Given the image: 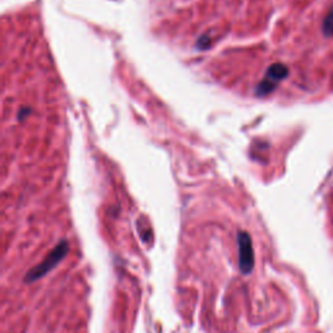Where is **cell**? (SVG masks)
<instances>
[{"instance_id": "obj_1", "label": "cell", "mask_w": 333, "mask_h": 333, "mask_svg": "<svg viewBox=\"0 0 333 333\" xmlns=\"http://www.w3.org/2000/svg\"><path fill=\"white\" fill-rule=\"evenodd\" d=\"M68 251H69V243H68L65 240H62V241L59 242L58 245L55 246L54 249H52V251L47 255L46 258L43 259L38 266L33 267V268L26 273L25 279H24L25 280V283H34V281H37L38 279H41V277H43L45 275H47L50 271L54 270L55 267L58 266L59 263L61 262L62 259L67 257Z\"/></svg>"}, {"instance_id": "obj_2", "label": "cell", "mask_w": 333, "mask_h": 333, "mask_svg": "<svg viewBox=\"0 0 333 333\" xmlns=\"http://www.w3.org/2000/svg\"><path fill=\"white\" fill-rule=\"evenodd\" d=\"M238 243V266L240 271L243 275H249L254 268V249H253V241L247 232H238L237 233Z\"/></svg>"}, {"instance_id": "obj_3", "label": "cell", "mask_w": 333, "mask_h": 333, "mask_svg": "<svg viewBox=\"0 0 333 333\" xmlns=\"http://www.w3.org/2000/svg\"><path fill=\"white\" fill-rule=\"evenodd\" d=\"M288 76V69L285 65L283 64H273L268 68V71L266 73V81H268L270 83H272L273 86H276V83L281 81L283 78H285Z\"/></svg>"}, {"instance_id": "obj_4", "label": "cell", "mask_w": 333, "mask_h": 333, "mask_svg": "<svg viewBox=\"0 0 333 333\" xmlns=\"http://www.w3.org/2000/svg\"><path fill=\"white\" fill-rule=\"evenodd\" d=\"M324 31L327 34L333 33V8L331 9V12L328 13V16L324 21Z\"/></svg>"}, {"instance_id": "obj_5", "label": "cell", "mask_w": 333, "mask_h": 333, "mask_svg": "<svg viewBox=\"0 0 333 333\" xmlns=\"http://www.w3.org/2000/svg\"><path fill=\"white\" fill-rule=\"evenodd\" d=\"M30 113V109L29 108H25V109H21V112L18 113V120H22L24 117L26 116V115H29Z\"/></svg>"}]
</instances>
